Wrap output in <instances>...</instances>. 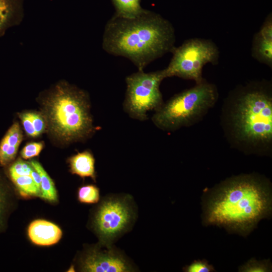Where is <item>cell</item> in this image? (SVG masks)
Returning a JSON list of instances; mask_svg holds the SVG:
<instances>
[{"instance_id":"cell-1","label":"cell","mask_w":272,"mask_h":272,"mask_svg":"<svg viewBox=\"0 0 272 272\" xmlns=\"http://www.w3.org/2000/svg\"><path fill=\"white\" fill-rule=\"evenodd\" d=\"M271 184L258 173L233 176L205 190L202 222L246 237L271 214Z\"/></svg>"},{"instance_id":"cell-2","label":"cell","mask_w":272,"mask_h":272,"mask_svg":"<svg viewBox=\"0 0 272 272\" xmlns=\"http://www.w3.org/2000/svg\"><path fill=\"white\" fill-rule=\"evenodd\" d=\"M221 125L230 145L246 155L272 153V83L251 81L231 90L221 107Z\"/></svg>"},{"instance_id":"cell-3","label":"cell","mask_w":272,"mask_h":272,"mask_svg":"<svg viewBox=\"0 0 272 272\" xmlns=\"http://www.w3.org/2000/svg\"><path fill=\"white\" fill-rule=\"evenodd\" d=\"M172 24L160 15L145 10L133 18L114 15L107 23L103 49L129 59L143 71L150 62L175 48Z\"/></svg>"},{"instance_id":"cell-4","label":"cell","mask_w":272,"mask_h":272,"mask_svg":"<svg viewBox=\"0 0 272 272\" xmlns=\"http://www.w3.org/2000/svg\"><path fill=\"white\" fill-rule=\"evenodd\" d=\"M44 109L53 133L67 142L83 140L95 131L87 94L66 84L57 85Z\"/></svg>"},{"instance_id":"cell-5","label":"cell","mask_w":272,"mask_h":272,"mask_svg":"<svg viewBox=\"0 0 272 272\" xmlns=\"http://www.w3.org/2000/svg\"><path fill=\"white\" fill-rule=\"evenodd\" d=\"M219 98L217 86L205 79L178 93L155 111L152 121L158 128L174 131L201 121Z\"/></svg>"},{"instance_id":"cell-6","label":"cell","mask_w":272,"mask_h":272,"mask_svg":"<svg viewBox=\"0 0 272 272\" xmlns=\"http://www.w3.org/2000/svg\"><path fill=\"white\" fill-rule=\"evenodd\" d=\"M172 57L168 65L163 69L166 78L178 77L191 80L196 84L202 82V69L207 63H218L220 51L211 39L199 38L186 40L171 52Z\"/></svg>"},{"instance_id":"cell-7","label":"cell","mask_w":272,"mask_h":272,"mask_svg":"<svg viewBox=\"0 0 272 272\" xmlns=\"http://www.w3.org/2000/svg\"><path fill=\"white\" fill-rule=\"evenodd\" d=\"M165 78L163 70L150 73L138 71L127 76L125 112L133 119L147 120L148 112L155 111L164 103L160 86Z\"/></svg>"},{"instance_id":"cell-8","label":"cell","mask_w":272,"mask_h":272,"mask_svg":"<svg viewBox=\"0 0 272 272\" xmlns=\"http://www.w3.org/2000/svg\"><path fill=\"white\" fill-rule=\"evenodd\" d=\"M135 218L129 195L105 198L100 203L93 218V226L103 246H111L127 231Z\"/></svg>"},{"instance_id":"cell-9","label":"cell","mask_w":272,"mask_h":272,"mask_svg":"<svg viewBox=\"0 0 272 272\" xmlns=\"http://www.w3.org/2000/svg\"><path fill=\"white\" fill-rule=\"evenodd\" d=\"M81 268L88 272H127L132 271L124 256L111 246L106 249L94 248L89 250L81 261Z\"/></svg>"},{"instance_id":"cell-10","label":"cell","mask_w":272,"mask_h":272,"mask_svg":"<svg viewBox=\"0 0 272 272\" xmlns=\"http://www.w3.org/2000/svg\"><path fill=\"white\" fill-rule=\"evenodd\" d=\"M9 173L11 179L22 196L40 197V177L29 162L21 159L17 160L10 167Z\"/></svg>"},{"instance_id":"cell-11","label":"cell","mask_w":272,"mask_h":272,"mask_svg":"<svg viewBox=\"0 0 272 272\" xmlns=\"http://www.w3.org/2000/svg\"><path fill=\"white\" fill-rule=\"evenodd\" d=\"M252 57L261 63L272 67V16L265 19L258 31L254 34L251 47Z\"/></svg>"},{"instance_id":"cell-12","label":"cell","mask_w":272,"mask_h":272,"mask_svg":"<svg viewBox=\"0 0 272 272\" xmlns=\"http://www.w3.org/2000/svg\"><path fill=\"white\" fill-rule=\"evenodd\" d=\"M28 234L34 244L39 246H50L59 241L62 232L55 224L46 220L38 219L30 223L28 229Z\"/></svg>"},{"instance_id":"cell-13","label":"cell","mask_w":272,"mask_h":272,"mask_svg":"<svg viewBox=\"0 0 272 272\" xmlns=\"http://www.w3.org/2000/svg\"><path fill=\"white\" fill-rule=\"evenodd\" d=\"M23 135L19 124L14 123L7 131L0 143V164L6 166L15 158Z\"/></svg>"},{"instance_id":"cell-14","label":"cell","mask_w":272,"mask_h":272,"mask_svg":"<svg viewBox=\"0 0 272 272\" xmlns=\"http://www.w3.org/2000/svg\"><path fill=\"white\" fill-rule=\"evenodd\" d=\"M71 172L82 178L91 177L96 180L95 160L92 153L88 151L78 153L69 159Z\"/></svg>"},{"instance_id":"cell-15","label":"cell","mask_w":272,"mask_h":272,"mask_svg":"<svg viewBox=\"0 0 272 272\" xmlns=\"http://www.w3.org/2000/svg\"><path fill=\"white\" fill-rule=\"evenodd\" d=\"M18 0H0V37L18 20Z\"/></svg>"},{"instance_id":"cell-16","label":"cell","mask_w":272,"mask_h":272,"mask_svg":"<svg viewBox=\"0 0 272 272\" xmlns=\"http://www.w3.org/2000/svg\"><path fill=\"white\" fill-rule=\"evenodd\" d=\"M39 173L41 179V194L40 197L50 202L57 201V195L54 184L41 165L35 160L29 162Z\"/></svg>"},{"instance_id":"cell-17","label":"cell","mask_w":272,"mask_h":272,"mask_svg":"<svg viewBox=\"0 0 272 272\" xmlns=\"http://www.w3.org/2000/svg\"><path fill=\"white\" fill-rule=\"evenodd\" d=\"M116 10L115 15L123 18H133L142 13L140 0H112Z\"/></svg>"},{"instance_id":"cell-18","label":"cell","mask_w":272,"mask_h":272,"mask_svg":"<svg viewBox=\"0 0 272 272\" xmlns=\"http://www.w3.org/2000/svg\"><path fill=\"white\" fill-rule=\"evenodd\" d=\"M270 259L257 260L252 258L238 267L240 272H269L271 271Z\"/></svg>"},{"instance_id":"cell-19","label":"cell","mask_w":272,"mask_h":272,"mask_svg":"<svg viewBox=\"0 0 272 272\" xmlns=\"http://www.w3.org/2000/svg\"><path fill=\"white\" fill-rule=\"evenodd\" d=\"M78 200L85 203H96L100 199L99 189L95 185L81 186L78 192Z\"/></svg>"},{"instance_id":"cell-20","label":"cell","mask_w":272,"mask_h":272,"mask_svg":"<svg viewBox=\"0 0 272 272\" xmlns=\"http://www.w3.org/2000/svg\"><path fill=\"white\" fill-rule=\"evenodd\" d=\"M185 272H212L215 271L214 266L210 264L206 259L195 260L189 265L183 268Z\"/></svg>"},{"instance_id":"cell-21","label":"cell","mask_w":272,"mask_h":272,"mask_svg":"<svg viewBox=\"0 0 272 272\" xmlns=\"http://www.w3.org/2000/svg\"><path fill=\"white\" fill-rule=\"evenodd\" d=\"M42 142H34L27 144L21 152V156L24 159H28L37 156L43 149Z\"/></svg>"},{"instance_id":"cell-22","label":"cell","mask_w":272,"mask_h":272,"mask_svg":"<svg viewBox=\"0 0 272 272\" xmlns=\"http://www.w3.org/2000/svg\"><path fill=\"white\" fill-rule=\"evenodd\" d=\"M37 136L42 133L45 128V122L43 117L37 112H29Z\"/></svg>"},{"instance_id":"cell-23","label":"cell","mask_w":272,"mask_h":272,"mask_svg":"<svg viewBox=\"0 0 272 272\" xmlns=\"http://www.w3.org/2000/svg\"><path fill=\"white\" fill-rule=\"evenodd\" d=\"M20 117L27 134L30 137H36V133L30 115V113H23L20 115Z\"/></svg>"},{"instance_id":"cell-24","label":"cell","mask_w":272,"mask_h":272,"mask_svg":"<svg viewBox=\"0 0 272 272\" xmlns=\"http://www.w3.org/2000/svg\"><path fill=\"white\" fill-rule=\"evenodd\" d=\"M7 202L6 192L0 183V226L3 222Z\"/></svg>"},{"instance_id":"cell-25","label":"cell","mask_w":272,"mask_h":272,"mask_svg":"<svg viewBox=\"0 0 272 272\" xmlns=\"http://www.w3.org/2000/svg\"><path fill=\"white\" fill-rule=\"evenodd\" d=\"M75 269L73 267V266H71L70 268L69 269L68 271H74Z\"/></svg>"}]
</instances>
